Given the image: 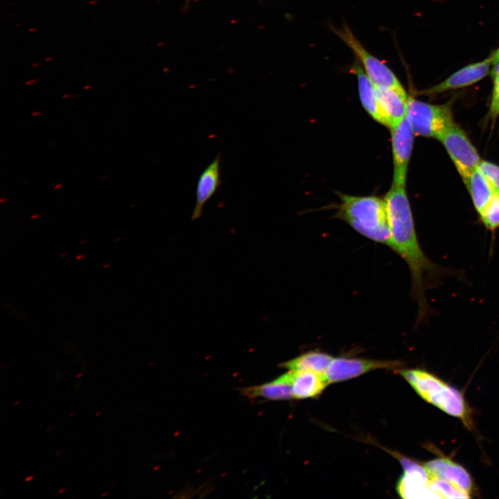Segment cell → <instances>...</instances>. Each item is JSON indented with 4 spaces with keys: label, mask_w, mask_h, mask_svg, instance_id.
<instances>
[{
    "label": "cell",
    "mask_w": 499,
    "mask_h": 499,
    "mask_svg": "<svg viewBox=\"0 0 499 499\" xmlns=\"http://www.w3.org/2000/svg\"><path fill=\"white\" fill-rule=\"evenodd\" d=\"M42 114V112L40 111H35L34 112L32 113V116H37L41 115Z\"/></svg>",
    "instance_id": "d4e9b609"
},
{
    "label": "cell",
    "mask_w": 499,
    "mask_h": 499,
    "mask_svg": "<svg viewBox=\"0 0 499 499\" xmlns=\"http://www.w3.org/2000/svg\"><path fill=\"white\" fill-rule=\"evenodd\" d=\"M352 71L357 78L359 96L362 105L375 121L383 124V119L378 107L374 85L358 63L356 62L353 64Z\"/></svg>",
    "instance_id": "e0dca14e"
},
{
    "label": "cell",
    "mask_w": 499,
    "mask_h": 499,
    "mask_svg": "<svg viewBox=\"0 0 499 499\" xmlns=\"http://www.w3.org/2000/svg\"><path fill=\"white\" fill-rule=\"evenodd\" d=\"M61 452H62V451H59V452L56 453L55 455H58L59 453H60Z\"/></svg>",
    "instance_id": "e575fe53"
},
{
    "label": "cell",
    "mask_w": 499,
    "mask_h": 499,
    "mask_svg": "<svg viewBox=\"0 0 499 499\" xmlns=\"http://www.w3.org/2000/svg\"><path fill=\"white\" fill-rule=\"evenodd\" d=\"M390 130L394 164L392 184L405 186L414 132L407 115Z\"/></svg>",
    "instance_id": "ba28073f"
},
{
    "label": "cell",
    "mask_w": 499,
    "mask_h": 499,
    "mask_svg": "<svg viewBox=\"0 0 499 499\" xmlns=\"http://www.w3.org/2000/svg\"><path fill=\"white\" fill-rule=\"evenodd\" d=\"M292 381V371L288 370L272 381L244 387L240 391L250 399L261 398L274 401L288 400L293 398Z\"/></svg>",
    "instance_id": "5bb4252c"
},
{
    "label": "cell",
    "mask_w": 499,
    "mask_h": 499,
    "mask_svg": "<svg viewBox=\"0 0 499 499\" xmlns=\"http://www.w3.org/2000/svg\"><path fill=\"white\" fill-rule=\"evenodd\" d=\"M492 55V54H491ZM493 56V55H492ZM493 58V64L491 69L492 76H499V57Z\"/></svg>",
    "instance_id": "603a6c76"
},
{
    "label": "cell",
    "mask_w": 499,
    "mask_h": 499,
    "mask_svg": "<svg viewBox=\"0 0 499 499\" xmlns=\"http://www.w3.org/2000/svg\"><path fill=\"white\" fill-rule=\"evenodd\" d=\"M493 87L490 112L493 116L499 115V76H493Z\"/></svg>",
    "instance_id": "7402d4cb"
},
{
    "label": "cell",
    "mask_w": 499,
    "mask_h": 499,
    "mask_svg": "<svg viewBox=\"0 0 499 499\" xmlns=\"http://www.w3.org/2000/svg\"><path fill=\"white\" fill-rule=\"evenodd\" d=\"M375 91L383 125L390 129L406 116L410 97L404 88L375 86Z\"/></svg>",
    "instance_id": "30bf717a"
},
{
    "label": "cell",
    "mask_w": 499,
    "mask_h": 499,
    "mask_svg": "<svg viewBox=\"0 0 499 499\" xmlns=\"http://www.w3.org/2000/svg\"><path fill=\"white\" fill-rule=\"evenodd\" d=\"M220 159V153H218L199 176L195 192V204L191 215L193 220L202 216L204 206L221 184Z\"/></svg>",
    "instance_id": "7c38bea8"
},
{
    "label": "cell",
    "mask_w": 499,
    "mask_h": 499,
    "mask_svg": "<svg viewBox=\"0 0 499 499\" xmlns=\"http://www.w3.org/2000/svg\"><path fill=\"white\" fill-rule=\"evenodd\" d=\"M398 360H376L365 358L338 357L333 358L324 373L329 383H337L377 369H396L401 367Z\"/></svg>",
    "instance_id": "52a82bcc"
},
{
    "label": "cell",
    "mask_w": 499,
    "mask_h": 499,
    "mask_svg": "<svg viewBox=\"0 0 499 499\" xmlns=\"http://www.w3.org/2000/svg\"><path fill=\"white\" fill-rule=\"evenodd\" d=\"M100 413H101L100 412H97V413L96 414L95 416H98V414H100Z\"/></svg>",
    "instance_id": "836d02e7"
},
{
    "label": "cell",
    "mask_w": 499,
    "mask_h": 499,
    "mask_svg": "<svg viewBox=\"0 0 499 499\" xmlns=\"http://www.w3.org/2000/svg\"><path fill=\"white\" fill-rule=\"evenodd\" d=\"M38 217H40V215H39V214H36V215L32 216L31 218H32L33 219H34V218H38Z\"/></svg>",
    "instance_id": "83f0119b"
},
{
    "label": "cell",
    "mask_w": 499,
    "mask_h": 499,
    "mask_svg": "<svg viewBox=\"0 0 499 499\" xmlns=\"http://www.w3.org/2000/svg\"><path fill=\"white\" fill-rule=\"evenodd\" d=\"M19 403H21V401H19L15 402V403H14V405H17V404Z\"/></svg>",
    "instance_id": "4dcf8cb0"
},
{
    "label": "cell",
    "mask_w": 499,
    "mask_h": 499,
    "mask_svg": "<svg viewBox=\"0 0 499 499\" xmlns=\"http://www.w3.org/2000/svg\"><path fill=\"white\" fill-rule=\"evenodd\" d=\"M33 478H34L33 475L28 476V477H27V478L25 479V481H26V482H28V481H30L31 479H33Z\"/></svg>",
    "instance_id": "4316f807"
},
{
    "label": "cell",
    "mask_w": 499,
    "mask_h": 499,
    "mask_svg": "<svg viewBox=\"0 0 499 499\" xmlns=\"http://www.w3.org/2000/svg\"><path fill=\"white\" fill-rule=\"evenodd\" d=\"M439 140L465 183L482 161L475 148L464 130L455 123Z\"/></svg>",
    "instance_id": "5b68a950"
},
{
    "label": "cell",
    "mask_w": 499,
    "mask_h": 499,
    "mask_svg": "<svg viewBox=\"0 0 499 499\" xmlns=\"http://www.w3.org/2000/svg\"><path fill=\"white\" fill-rule=\"evenodd\" d=\"M335 33L355 53L365 73L375 86L403 88L393 71L382 61L369 53L347 26L336 30Z\"/></svg>",
    "instance_id": "8992f818"
},
{
    "label": "cell",
    "mask_w": 499,
    "mask_h": 499,
    "mask_svg": "<svg viewBox=\"0 0 499 499\" xmlns=\"http://www.w3.org/2000/svg\"><path fill=\"white\" fill-rule=\"evenodd\" d=\"M292 371L293 398L296 399L315 398L322 394L329 384L324 374L312 371Z\"/></svg>",
    "instance_id": "9a60e30c"
},
{
    "label": "cell",
    "mask_w": 499,
    "mask_h": 499,
    "mask_svg": "<svg viewBox=\"0 0 499 499\" xmlns=\"http://www.w3.org/2000/svg\"><path fill=\"white\" fill-rule=\"evenodd\" d=\"M430 478L424 465H421L403 473L397 482L396 491L403 498H439L430 487Z\"/></svg>",
    "instance_id": "4fadbf2b"
},
{
    "label": "cell",
    "mask_w": 499,
    "mask_h": 499,
    "mask_svg": "<svg viewBox=\"0 0 499 499\" xmlns=\"http://www.w3.org/2000/svg\"><path fill=\"white\" fill-rule=\"evenodd\" d=\"M493 64V58L491 55L483 60L459 69L443 81L423 91V93L426 95H432L473 85L490 73Z\"/></svg>",
    "instance_id": "9c48e42d"
},
{
    "label": "cell",
    "mask_w": 499,
    "mask_h": 499,
    "mask_svg": "<svg viewBox=\"0 0 499 499\" xmlns=\"http://www.w3.org/2000/svg\"><path fill=\"white\" fill-rule=\"evenodd\" d=\"M400 374L426 401L471 426L470 411L462 394L438 377L421 369H404Z\"/></svg>",
    "instance_id": "3957f363"
},
{
    "label": "cell",
    "mask_w": 499,
    "mask_h": 499,
    "mask_svg": "<svg viewBox=\"0 0 499 499\" xmlns=\"http://www.w3.org/2000/svg\"><path fill=\"white\" fill-rule=\"evenodd\" d=\"M74 414H75V413H72V414H71L69 415V417H72V416L74 415Z\"/></svg>",
    "instance_id": "d590c367"
},
{
    "label": "cell",
    "mask_w": 499,
    "mask_h": 499,
    "mask_svg": "<svg viewBox=\"0 0 499 499\" xmlns=\"http://www.w3.org/2000/svg\"><path fill=\"white\" fill-rule=\"evenodd\" d=\"M65 489H66V488H63V489H60V490L58 491V493H60L63 492L64 491H65Z\"/></svg>",
    "instance_id": "f546056e"
},
{
    "label": "cell",
    "mask_w": 499,
    "mask_h": 499,
    "mask_svg": "<svg viewBox=\"0 0 499 499\" xmlns=\"http://www.w3.org/2000/svg\"><path fill=\"white\" fill-rule=\"evenodd\" d=\"M405 187L392 184L384 198L390 235L388 247L403 259L409 268L411 295L417 305V322L421 323L430 313L426 291L455 273L431 261L423 251Z\"/></svg>",
    "instance_id": "6da1fadb"
},
{
    "label": "cell",
    "mask_w": 499,
    "mask_h": 499,
    "mask_svg": "<svg viewBox=\"0 0 499 499\" xmlns=\"http://www.w3.org/2000/svg\"><path fill=\"white\" fill-rule=\"evenodd\" d=\"M107 177H108V176H103L101 179H102V180H104V179H106V178H107Z\"/></svg>",
    "instance_id": "d6a6232c"
},
{
    "label": "cell",
    "mask_w": 499,
    "mask_h": 499,
    "mask_svg": "<svg viewBox=\"0 0 499 499\" xmlns=\"http://www.w3.org/2000/svg\"><path fill=\"white\" fill-rule=\"evenodd\" d=\"M5 201H7V198H1L0 200L1 202H5Z\"/></svg>",
    "instance_id": "f1b7e54d"
},
{
    "label": "cell",
    "mask_w": 499,
    "mask_h": 499,
    "mask_svg": "<svg viewBox=\"0 0 499 499\" xmlns=\"http://www.w3.org/2000/svg\"><path fill=\"white\" fill-rule=\"evenodd\" d=\"M335 216L356 232L375 243L389 246V228L385 199L376 196L340 195Z\"/></svg>",
    "instance_id": "7a4b0ae2"
},
{
    "label": "cell",
    "mask_w": 499,
    "mask_h": 499,
    "mask_svg": "<svg viewBox=\"0 0 499 499\" xmlns=\"http://www.w3.org/2000/svg\"><path fill=\"white\" fill-rule=\"evenodd\" d=\"M407 116L414 134L439 139L454 123L447 105H433L409 98Z\"/></svg>",
    "instance_id": "277c9868"
},
{
    "label": "cell",
    "mask_w": 499,
    "mask_h": 499,
    "mask_svg": "<svg viewBox=\"0 0 499 499\" xmlns=\"http://www.w3.org/2000/svg\"><path fill=\"white\" fill-rule=\"evenodd\" d=\"M465 184L469 191L473 205L478 213L482 211L496 194L488 180L478 168L471 174Z\"/></svg>",
    "instance_id": "ac0fdd59"
},
{
    "label": "cell",
    "mask_w": 499,
    "mask_h": 499,
    "mask_svg": "<svg viewBox=\"0 0 499 499\" xmlns=\"http://www.w3.org/2000/svg\"><path fill=\"white\" fill-rule=\"evenodd\" d=\"M333 357L319 351H310L281 364L290 371H312L324 374Z\"/></svg>",
    "instance_id": "2e32d148"
},
{
    "label": "cell",
    "mask_w": 499,
    "mask_h": 499,
    "mask_svg": "<svg viewBox=\"0 0 499 499\" xmlns=\"http://www.w3.org/2000/svg\"><path fill=\"white\" fill-rule=\"evenodd\" d=\"M429 485L439 498H468L470 494L460 490L450 482L439 479L430 478Z\"/></svg>",
    "instance_id": "d6986e66"
},
{
    "label": "cell",
    "mask_w": 499,
    "mask_h": 499,
    "mask_svg": "<svg viewBox=\"0 0 499 499\" xmlns=\"http://www.w3.org/2000/svg\"><path fill=\"white\" fill-rule=\"evenodd\" d=\"M62 186H63L62 184H57L56 185H55V186L53 187L52 190L54 191V190L59 189L62 188Z\"/></svg>",
    "instance_id": "cb8c5ba5"
},
{
    "label": "cell",
    "mask_w": 499,
    "mask_h": 499,
    "mask_svg": "<svg viewBox=\"0 0 499 499\" xmlns=\"http://www.w3.org/2000/svg\"><path fill=\"white\" fill-rule=\"evenodd\" d=\"M107 493H108V492L104 493L103 494H102V496H103H103H105L107 495Z\"/></svg>",
    "instance_id": "1f68e13d"
},
{
    "label": "cell",
    "mask_w": 499,
    "mask_h": 499,
    "mask_svg": "<svg viewBox=\"0 0 499 499\" xmlns=\"http://www.w3.org/2000/svg\"><path fill=\"white\" fill-rule=\"evenodd\" d=\"M431 478L446 480L460 490L470 494L473 482L469 473L461 465L449 458L439 457L424 463Z\"/></svg>",
    "instance_id": "8fae6325"
},
{
    "label": "cell",
    "mask_w": 499,
    "mask_h": 499,
    "mask_svg": "<svg viewBox=\"0 0 499 499\" xmlns=\"http://www.w3.org/2000/svg\"><path fill=\"white\" fill-rule=\"evenodd\" d=\"M478 168L488 180L496 193L499 195V166L482 160Z\"/></svg>",
    "instance_id": "44dd1931"
},
{
    "label": "cell",
    "mask_w": 499,
    "mask_h": 499,
    "mask_svg": "<svg viewBox=\"0 0 499 499\" xmlns=\"http://www.w3.org/2000/svg\"><path fill=\"white\" fill-rule=\"evenodd\" d=\"M479 215L488 229L493 231L499 227V195L496 194Z\"/></svg>",
    "instance_id": "ffe728a7"
},
{
    "label": "cell",
    "mask_w": 499,
    "mask_h": 499,
    "mask_svg": "<svg viewBox=\"0 0 499 499\" xmlns=\"http://www.w3.org/2000/svg\"><path fill=\"white\" fill-rule=\"evenodd\" d=\"M492 55H493L494 58L499 57V48H498L496 51H495L492 53Z\"/></svg>",
    "instance_id": "484cf974"
}]
</instances>
